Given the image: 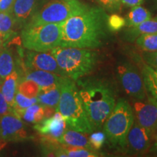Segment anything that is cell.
I'll use <instances>...</instances> for the list:
<instances>
[{
	"mask_svg": "<svg viewBox=\"0 0 157 157\" xmlns=\"http://www.w3.org/2000/svg\"><path fill=\"white\" fill-rule=\"evenodd\" d=\"M36 103H38L37 97L32 98H27L17 91L15 94V101L13 106V113L16 117L21 119L24 110Z\"/></svg>",
	"mask_w": 157,
	"mask_h": 157,
	"instance_id": "cell-25",
	"label": "cell"
},
{
	"mask_svg": "<svg viewBox=\"0 0 157 157\" xmlns=\"http://www.w3.org/2000/svg\"><path fill=\"white\" fill-rule=\"evenodd\" d=\"M144 0H121V4L129 7H136V6L141 5Z\"/></svg>",
	"mask_w": 157,
	"mask_h": 157,
	"instance_id": "cell-35",
	"label": "cell"
},
{
	"mask_svg": "<svg viewBox=\"0 0 157 157\" xmlns=\"http://www.w3.org/2000/svg\"><path fill=\"white\" fill-rule=\"evenodd\" d=\"M87 6L78 0H48L36 10L28 24L63 23Z\"/></svg>",
	"mask_w": 157,
	"mask_h": 157,
	"instance_id": "cell-7",
	"label": "cell"
},
{
	"mask_svg": "<svg viewBox=\"0 0 157 157\" xmlns=\"http://www.w3.org/2000/svg\"><path fill=\"white\" fill-rule=\"evenodd\" d=\"M43 107H44V119L52 117L56 112V109L55 108L46 106V105H43Z\"/></svg>",
	"mask_w": 157,
	"mask_h": 157,
	"instance_id": "cell-36",
	"label": "cell"
},
{
	"mask_svg": "<svg viewBox=\"0 0 157 157\" xmlns=\"http://www.w3.org/2000/svg\"><path fill=\"white\" fill-rule=\"evenodd\" d=\"M20 76L17 71H13L10 74L6 76L2 84L1 90L7 103L13 108L15 101V94L20 83Z\"/></svg>",
	"mask_w": 157,
	"mask_h": 157,
	"instance_id": "cell-18",
	"label": "cell"
},
{
	"mask_svg": "<svg viewBox=\"0 0 157 157\" xmlns=\"http://www.w3.org/2000/svg\"><path fill=\"white\" fill-rule=\"evenodd\" d=\"M16 25L15 20L11 13L0 12V35L3 39L4 47L15 39L16 35L15 27Z\"/></svg>",
	"mask_w": 157,
	"mask_h": 157,
	"instance_id": "cell-20",
	"label": "cell"
},
{
	"mask_svg": "<svg viewBox=\"0 0 157 157\" xmlns=\"http://www.w3.org/2000/svg\"></svg>",
	"mask_w": 157,
	"mask_h": 157,
	"instance_id": "cell-43",
	"label": "cell"
},
{
	"mask_svg": "<svg viewBox=\"0 0 157 157\" xmlns=\"http://www.w3.org/2000/svg\"><path fill=\"white\" fill-rule=\"evenodd\" d=\"M107 25L109 31H117L125 25V20L118 15H112L108 17Z\"/></svg>",
	"mask_w": 157,
	"mask_h": 157,
	"instance_id": "cell-29",
	"label": "cell"
},
{
	"mask_svg": "<svg viewBox=\"0 0 157 157\" xmlns=\"http://www.w3.org/2000/svg\"><path fill=\"white\" fill-rule=\"evenodd\" d=\"M118 76L124 91L133 99L143 101L148 97L142 74L129 63H123L117 67Z\"/></svg>",
	"mask_w": 157,
	"mask_h": 157,
	"instance_id": "cell-8",
	"label": "cell"
},
{
	"mask_svg": "<svg viewBox=\"0 0 157 157\" xmlns=\"http://www.w3.org/2000/svg\"><path fill=\"white\" fill-rule=\"evenodd\" d=\"M135 121L153 135L157 130V100L148 96L133 105Z\"/></svg>",
	"mask_w": 157,
	"mask_h": 157,
	"instance_id": "cell-9",
	"label": "cell"
},
{
	"mask_svg": "<svg viewBox=\"0 0 157 157\" xmlns=\"http://www.w3.org/2000/svg\"><path fill=\"white\" fill-rule=\"evenodd\" d=\"M136 44L143 52H156L157 33L140 35L136 38Z\"/></svg>",
	"mask_w": 157,
	"mask_h": 157,
	"instance_id": "cell-27",
	"label": "cell"
},
{
	"mask_svg": "<svg viewBox=\"0 0 157 157\" xmlns=\"http://www.w3.org/2000/svg\"><path fill=\"white\" fill-rule=\"evenodd\" d=\"M151 136V133L134 120L127 135L124 148L135 154L146 153L150 147Z\"/></svg>",
	"mask_w": 157,
	"mask_h": 157,
	"instance_id": "cell-13",
	"label": "cell"
},
{
	"mask_svg": "<svg viewBox=\"0 0 157 157\" xmlns=\"http://www.w3.org/2000/svg\"><path fill=\"white\" fill-rule=\"evenodd\" d=\"M25 66L29 70L45 71L67 77L63 71L59 67L56 58L50 51L39 52L29 50L25 55Z\"/></svg>",
	"mask_w": 157,
	"mask_h": 157,
	"instance_id": "cell-11",
	"label": "cell"
},
{
	"mask_svg": "<svg viewBox=\"0 0 157 157\" xmlns=\"http://www.w3.org/2000/svg\"><path fill=\"white\" fill-rule=\"evenodd\" d=\"M142 58L144 63L151 67L154 69H157V51L156 52H143Z\"/></svg>",
	"mask_w": 157,
	"mask_h": 157,
	"instance_id": "cell-32",
	"label": "cell"
},
{
	"mask_svg": "<svg viewBox=\"0 0 157 157\" xmlns=\"http://www.w3.org/2000/svg\"><path fill=\"white\" fill-rule=\"evenodd\" d=\"M153 70H154V73L156 74L157 75V69H154V68H153Z\"/></svg>",
	"mask_w": 157,
	"mask_h": 157,
	"instance_id": "cell-40",
	"label": "cell"
},
{
	"mask_svg": "<svg viewBox=\"0 0 157 157\" xmlns=\"http://www.w3.org/2000/svg\"><path fill=\"white\" fill-rule=\"evenodd\" d=\"M56 145L54 150L55 156H64V157H98L101 156V153L98 151L90 150L84 148L74 147L63 145Z\"/></svg>",
	"mask_w": 157,
	"mask_h": 157,
	"instance_id": "cell-17",
	"label": "cell"
},
{
	"mask_svg": "<svg viewBox=\"0 0 157 157\" xmlns=\"http://www.w3.org/2000/svg\"><path fill=\"white\" fill-rule=\"evenodd\" d=\"M132 108L124 98L116 103L113 111L103 125V132L111 146L124 148L127 137L134 122Z\"/></svg>",
	"mask_w": 157,
	"mask_h": 157,
	"instance_id": "cell-5",
	"label": "cell"
},
{
	"mask_svg": "<svg viewBox=\"0 0 157 157\" xmlns=\"http://www.w3.org/2000/svg\"><path fill=\"white\" fill-rule=\"evenodd\" d=\"M86 135L87 134L78 132L71 129H66L63 133L61 137L58 139V143L63 145L79 147V148L95 151L90 144L89 138Z\"/></svg>",
	"mask_w": 157,
	"mask_h": 157,
	"instance_id": "cell-16",
	"label": "cell"
},
{
	"mask_svg": "<svg viewBox=\"0 0 157 157\" xmlns=\"http://www.w3.org/2000/svg\"><path fill=\"white\" fill-rule=\"evenodd\" d=\"M154 33H157V17L147 20L136 26L129 27L126 32V39L129 41H133L142 34Z\"/></svg>",
	"mask_w": 157,
	"mask_h": 157,
	"instance_id": "cell-21",
	"label": "cell"
},
{
	"mask_svg": "<svg viewBox=\"0 0 157 157\" xmlns=\"http://www.w3.org/2000/svg\"><path fill=\"white\" fill-rule=\"evenodd\" d=\"M105 133L103 132H93L89 137V140L91 146H93V149L95 151L100 150L103 147L104 143H105Z\"/></svg>",
	"mask_w": 157,
	"mask_h": 157,
	"instance_id": "cell-30",
	"label": "cell"
},
{
	"mask_svg": "<svg viewBox=\"0 0 157 157\" xmlns=\"http://www.w3.org/2000/svg\"><path fill=\"white\" fill-rule=\"evenodd\" d=\"M156 143H157V135H156Z\"/></svg>",
	"mask_w": 157,
	"mask_h": 157,
	"instance_id": "cell-42",
	"label": "cell"
},
{
	"mask_svg": "<svg viewBox=\"0 0 157 157\" xmlns=\"http://www.w3.org/2000/svg\"><path fill=\"white\" fill-rule=\"evenodd\" d=\"M107 19L103 8L87 5L63 23L60 46L92 50L101 48L109 36Z\"/></svg>",
	"mask_w": 157,
	"mask_h": 157,
	"instance_id": "cell-1",
	"label": "cell"
},
{
	"mask_svg": "<svg viewBox=\"0 0 157 157\" xmlns=\"http://www.w3.org/2000/svg\"><path fill=\"white\" fill-rule=\"evenodd\" d=\"M50 52L66 76L75 82L91 73L99 58L98 52L92 49L58 46Z\"/></svg>",
	"mask_w": 157,
	"mask_h": 157,
	"instance_id": "cell-4",
	"label": "cell"
},
{
	"mask_svg": "<svg viewBox=\"0 0 157 157\" xmlns=\"http://www.w3.org/2000/svg\"><path fill=\"white\" fill-rule=\"evenodd\" d=\"M56 112L64 118L67 127L85 134L94 129L84 110L75 81L66 78L60 85V96Z\"/></svg>",
	"mask_w": 157,
	"mask_h": 157,
	"instance_id": "cell-3",
	"label": "cell"
},
{
	"mask_svg": "<svg viewBox=\"0 0 157 157\" xmlns=\"http://www.w3.org/2000/svg\"><path fill=\"white\" fill-rule=\"evenodd\" d=\"M78 94L94 130L103 127L105 121L116 105L112 87L99 78L77 80Z\"/></svg>",
	"mask_w": 157,
	"mask_h": 157,
	"instance_id": "cell-2",
	"label": "cell"
},
{
	"mask_svg": "<svg viewBox=\"0 0 157 157\" xmlns=\"http://www.w3.org/2000/svg\"><path fill=\"white\" fill-rule=\"evenodd\" d=\"M34 129L44 137L46 142L58 143L64 131L67 129L64 118L59 112H56L52 117L43 119L35 124Z\"/></svg>",
	"mask_w": 157,
	"mask_h": 157,
	"instance_id": "cell-12",
	"label": "cell"
},
{
	"mask_svg": "<svg viewBox=\"0 0 157 157\" xmlns=\"http://www.w3.org/2000/svg\"><path fill=\"white\" fill-rule=\"evenodd\" d=\"M151 17V13L148 10L141 5L133 7L127 15L125 20V25L127 26L134 27L140 24L141 23L149 20Z\"/></svg>",
	"mask_w": 157,
	"mask_h": 157,
	"instance_id": "cell-23",
	"label": "cell"
},
{
	"mask_svg": "<svg viewBox=\"0 0 157 157\" xmlns=\"http://www.w3.org/2000/svg\"><path fill=\"white\" fill-rule=\"evenodd\" d=\"M2 82H3V80L0 78V89H1V87H2Z\"/></svg>",
	"mask_w": 157,
	"mask_h": 157,
	"instance_id": "cell-39",
	"label": "cell"
},
{
	"mask_svg": "<svg viewBox=\"0 0 157 157\" xmlns=\"http://www.w3.org/2000/svg\"><path fill=\"white\" fill-rule=\"evenodd\" d=\"M154 150L156 151H157V143H155V145H154Z\"/></svg>",
	"mask_w": 157,
	"mask_h": 157,
	"instance_id": "cell-38",
	"label": "cell"
},
{
	"mask_svg": "<svg viewBox=\"0 0 157 157\" xmlns=\"http://www.w3.org/2000/svg\"><path fill=\"white\" fill-rule=\"evenodd\" d=\"M9 113H13V108L7 103L3 94L0 90V117L4 115L9 114Z\"/></svg>",
	"mask_w": 157,
	"mask_h": 157,
	"instance_id": "cell-33",
	"label": "cell"
},
{
	"mask_svg": "<svg viewBox=\"0 0 157 157\" xmlns=\"http://www.w3.org/2000/svg\"><path fill=\"white\" fill-rule=\"evenodd\" d=\"M66 78L68 77H63L58 74L45 71L30 70L25 74L24 79L33 80L38 84L39 87H44L51 85L60 86Z\"/></svg>",
	"mask_w": 157,
	"mask_h": 157,
	"instance_id": "cell-15",
	"label": "cell"
},
{
	"mask_svg": "<svg viewBox=\"0 0 157 157\" xmlns=\"http://www.w3.org/2000/svg\"><path fill=\"white\" fill-rule=\"evenodd\" d=\"M62 24L63 23L25 25L21 35L23 46L28 50L39 52L50 51L60 46Z\"/></svg>",
	"mask_w": 157,
	"mask_h": 157,
	"instance_id": "cell-6",
	"label": "cell"
},
{
	"mask_svg": "<svg viewBox=\"0 0 157 157\" xmlns=\"http://www.w3.org/2000/svg\"><path fill=\"white\" fill-rule=\"evenodd\" d=\"M40 87L36 82L31 79H24L19 83L17 91L25 97L36 98L39 93Z\"/></svg>",
	"mask_w": 157,
	"mask_h": 157,
	"instance_id": "cell-28",
	"label": "cell"
},
{
	"mask_svg": "<svg viewBox=\"0 0 157 157\" xmlns=\"http://www.w3.org/2000/svg\"><path fill=\"white\" fill-rule=\"evenodd\" d=\"M4 47V41L2 37L0 35V50Z\"/></svg>",
	"mask_w": 157,
	"mask_h": 157,
	"instance_id": "cell-37",
	"label": "cell"
},
{
	"mask_svg": "<svg viewBox=\"0 0 157 157\" xmlns=\"http://www.w3.org/2000/svg\"><path fill=\"white\" fill-rule=\"evenodd\" d=\"M38 0H15L11 13L16 25L21 27L28 24L36 10Z\"/></svg>",
	"mask_w": 157,
	"mask_h": 157,
	"instance_id": "cell-14",
	"label": "cell"
},
{
	"mask_svg": "<svg viewBox=\"0 0 157 157\" xmlns=\"http://www.w3.org/2000/svg\"><path fill=\"white\" fill-rule=\"evenodd\" d=\"M15 0H0V12L11 13Z\"/></svg>",
	"mask_w": 157,
	"mask_h": 157,
	"instance_id": "cell-34",
	"label": "cell"
},
{
	"mask_svg": "<svg viewBox=\"0 0 157 157\" xmlns=\"http://www.w3.org/2000/svg\"><path fill=\"white\" fill-rule=\"evenodd\" d=\"M0 135L3 142H21L29 139L21 119L13 113L0 117Z\"/></svg>",
	"mask_w": 157,
	"mask_h": 157,
	"instance_id": "cell-10",
	"label": "cell"
},
{
	"mask_svg": "<svg viewBox=\"0 0 157 157\" xmlns=\"http://www.w3.org/2000/svg\"><path fill=\"white\" fill-rule=\"evenodd\" d=\"M2 143H3V141H2V138H1V135H0V144H1Z\"/></svg>",
	"mask_w": 157,
	"mask_h": 157,
	"instance_id": "cell-41",
	"label": "cell"
},
{
	"mask_svg": "<svg viewBox=\"0 0 157 157\" xmlns=\"http://www.w3.org/2000/svg\"><path fill=\"white\" fill-rule=\"evenodd\" d=\"M104 10L109 12H117L121 8V0H96Z\"/></svg>",
	"mask_w": 157,
	"mask_h": 157,
	"instance_id": "cell-31",
	"label": "cell"
},
{
	"mask_svg": "<svg viewBox=\"0 0 157 157\" xmlns=\"http://www.w3.org/2000/svg\"><path fill=\"white\" fill-rule=\"evenodd\" d=\"M44 118V107L41 104L36 103L24 110L21 119L27 122L36 124Z\"/></svg>",
	"mask_w": 157,
	"mask_h": 157,
	"instance_id": "cell-26",
	"label": "cell"
},
{
	"mask_svg": "<svg viewBox=\"0 0 157 157\" xmlns=\"http://www.w3.org/2000/svg\"><path fill=\"white\" fill-rule=\"evenodd\" d=\"M60 96V86L51 85L40 87L37 95L38 103L42 105L57 109Z\"/></svg>",
	"mask_w": 157,
	"mask_h": 157,
	"instance_id": "cell-19",
	"label": "cell"
},
{
	"mask_svg": "<svg viewBox=\"0 0 157 157\" xmlns=\"http://www.w3.org/2000/svg\"><path fill=\"white\" fill-rule=\"evenodd\" d=\"M15 59L13 52L6 47L0 50V78L4 80L6 76L15 71Z\"/></svg>",
	"mask_w": 157,
	"mask_h": 157,
	"instance_id": "cell-22",
	"label": "cell"
},
{
	"mask_svg": "<svg viewBox=\"0 0 157 157\" xmlns=\"http://www.w3.org/2000/svg\"><path fill=\"white\" fill-rule=\"evenodd\" d=\"M142 75L147 92L157 100V75L153 68L146 63L143 65Z\"/></svg>",
	"mask_w": 157,
	"mask_h": 157,
	"instance_id": "cell-24",
	"label": "cell"
}]
</instances>
